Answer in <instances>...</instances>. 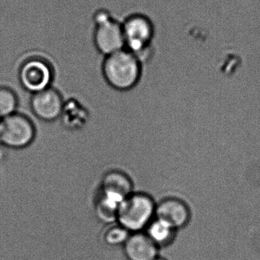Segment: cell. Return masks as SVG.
Segmentation results:
<instances>
[{"mask_svg":"<svg viewBox=\"0 0 260 260\" xmlns=\"http://www.w3.org/2000/svg\"><path fill=\"white\" fill-rule=\"evenodd\" d=\"M64 104L61 93L51 87L32 94L30 101L34 115L44 122H53L61 118Z\"/></svg>","mask_w":260,"mask_h":260,"instance_id":"8","label":"cell"},{"mask_svg":"<svg viewBox=\"0 0 260 260\" xmlns=\"http://www.w3.org/2000/svg\"><path fill=\"white\" fill-rule=\"evenodd\" d=\"M123 246L128 260H153L159 256L160 248L145 232L131 233Z\"/></svg>","mask_w":260,"mask_h":260,"instance_id":"10","label":"cell"},{"mask_svg":"<svg viewBox=\"0 0 260 260\" xmlns=\"http://www.w3.org/2000/svg\"><path fill=\"white\" fill-rule=\"evenodd\" d=\"M102 73L105 82L114 89L129 91L138 84L142 75V63L131 52L122 50L105 56Z\"/></svg>","mask_w":260,"mask_h":260,"instance_id":"1","label":"cell"},{"mask_svg":"<svg viewBox=\"0 0 260 260\" xmlns=\"http://www.w3.org/2000/svg\"><path fill=\"white\" fill-rule=\"evenodd\" d=\"M153 260H166V259H164V258L160 257V256H157V258H155V259H153Z\"/></svg>","mask_w":260,"mask_h":260,"instance_id":"15","label":"cell"},{"mask_svg":"<svg viewBox=\"0 0 260 260\" xmlns=\"http://www.w3.org/2000/svg\"><path fill=\"white\" fill-rule=\"evenodd\" d=\"M145 232L160 249L169 247L175 241L178 231L155 217L145 229Z\"/></svg>","mask_w":260,"mask_h":260,"instance_id":"11","label":"cell"},{"mask_svg":"<svg viewBox=\"0 0 260 260\" xmlns=\"http://www.w3.org/2000/svg\"><path fill=\"white\" fill-rule=\"evenodd\" d=\"M156 218L165 221L179 232L189 225L192 219V212L183 200L169 197L157 203Z\"/></svg>","mask_w":260,"mask_h":260,"instance_id":"9","label":"cell"},{"mask_svg":"<svg viewBox=\"0 0 260 260\" xmlns=\"http://www.w3.org/2000/svg\"><path fill=\"white\" fill-rule=\"evenodd\" d=\"M18 99L17 94L8 87L0 86V120L17 112Z\"/></svg>","mask_w":260,"mask_h":260,"instance_id":"12","label":"cell"},{"mask_svg":"<svg viewBox=\"0 0 260 260\" xmlns=\"http://www.w3.org/2000/svg\"><path fill=\"white\" fill-rule=\"evenodd\" d=\"M93 41L96 50L104 56L125 50L122 22L112 17L108 21L95 25Z\"/></svg>","mask_w":260,"mask_h":260,"instance_id":"6","label":"cell"},{"mask_svg":"<svg viewBox=\"0 0 260 260\" xmlns=\"http://www.w3.org/2000/svg\"><path fill=\"white\" fill-rule=\"evenodd\" d=\"M134 192V184L128 174L119 170H111L102 176L97 196L117 206Z\"/></svg>","mask_w":260,"mask_h":260,"instance_id":"7","label":"cell"},{"mask_svg":"<svg viewBox=\"0 0 260 260\" xmlns=\"http://www.w3.org/2000/svg\"><path fill=\"white\" fill-rule=\"evenodd\" d=\"M125 50L134 55L142 64L151 56L155 35L154 23L143 14L128 15L122 22Z\"/></svg>","mask_w":260,"mask_h":260,"instance_id":"3","label":"cell"},{"mask_svg":"<svg viewBox=\"0 0 260 260\" xmlns=\"http://www.w3.org/2000/svg\"><path fill=\"white\" fill-rule=\"evenodd\" d=\"M157 203L149 194L132 192L119 206L116 221L130 233L145 232L155 218Z\"/></svg>","mask_w":260,"mask_h":260,"instance_id":"2","label":"cell"},{"mask_svg":"<svg viewBox=\"0 0 260 260\" xmlns=\"http://www.w3.org/2000/svg\"><path fill=\"white\" fill-rule=\"evenodd\" d=\"M18 79L24 90L35 94L51 87L53 69L49 62L41 58H30L20 67Z\"/></svg>","mask_w":260,"mask_h":260,"instance_id":"5","label":"cell"},{"mask_svg":"<svg viewBox=\"0 0 260 260\" xmlns=\"http://www.w3.org/2000/svg\"><path fill=\"white\" fill-rule=\"evenodd\" d=\"M112 17L109 11L104 9H99V10L96 11L94 15H93L94 25L100 24V23L104 22V21H108V19L112 18Z\"/></svg>","mask_w":260,"mask_h":260,"instance_id":"14","label":"cell"},{"mask_svg":"<svg viewBox=\"0 0 260 260\" xmlns=\"http://www.w3.org/2000/svg\"><path fill=\"white\" fill-rule=\"evenodd\" d=\"M0 126H1V120H0Z\"/></svg>","mask_w":260,"mask_h":260,"instance_id":"16","label":"cell"},{"mask_svg":"<svg viewBox=\"0 0 260 260\" xmlns=\"http://www.w3.org/2000/svg\"><path fill=\"white\" fill-rule=\"evenodd\" d=\"M36 128L30 118L16 112L1 120L0 145L12 149L27 148L35 140Z\"/></svg>","mask_w":260,"mask_h":260,"instance_id":"4","label":"cell"},{"mask_svg":"<svg viewBox=\"0 0 260 260\" xmlns=\"http://www.w3.org/2000/svg\"><path fill=\"white\" fill-rule=\"evenodd\" d=\"M130 235L131 233L129 232L117 224L105 232L104 240L108 245L116 247L122 244L124 245Z\"/></svg>","mask_w":260,"mask_h":260,"instance_id":"13","label":"cell"}]
</instances>
